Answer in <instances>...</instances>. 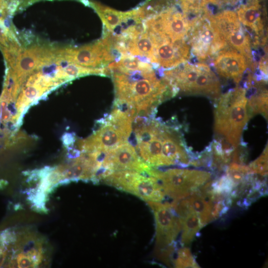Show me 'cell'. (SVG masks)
<instances>
[{"mask_svg": "<svg viewBox=\"0 0 268 268\" xmlns=\"http://www.w3.org/2000/svg\"><path fill=\"white\" fill-rule=\"evenodd\" d=\"M153 67L148 64L141 68L128 70L112 62L105 67L107 76L112 78L116 100L135 109L139 116L154 118L157 106L174 96L176 92L163 77L159 79Z\"/></svg>", "mask_w": 268, "mask_h": 268, "instance_id": "obj_1", "label": "cell"}, {"mask_svg": "<svg viewBox=\"0 0 268 268\" xmlns=\"http://www.w3.org/2000/svg\"><path fill=\"white\" fill-rule=\"evenodd\" d=\"M247 102L246 90L242 87L229 90L215 101V139L223 148L234 149L239 145L250 118Z\"/></svg>", "mask_w": 268, "mask_h": 268, "instance_id": "obj_2", "label": "cell"}, {"mask_svg": "<svg viewBox=\"0 0 268 268\" xmlns=\"http://www.w3.org/2000/svg\"><path fill=\"white\" fill-rule=\"evenodd\" d=\"M163 76L177 93L204 95L215 102L220 95L221 85L218 77L204 64L183 63L164 71Z\"/></svg>", "mask_w": 268, "mask_h": 268, "instance_id": "obj_3", "label": "cell"}, {"mask_svg": "<svg viewBox=\"0 0 268 268\" xmlns=\"http://www.w3.org/2000/svg\"><path fill=\"white\" fill-rule=\"evenodd\" d=\"M156 178L166 196L173 200L188 197L211 179L209 172L179 168L161 170L152 168L148 173Z\"/></svg>", "mask_w": 268, "mask_h": 268, "instance_id": "obj_4", "label": "cell"}, {"mask_svg": "<svg viewBox=\"0 0 268 268\" xmlns=\"http://www.w3.org/2000/svg\"><path fill=\"white\" fill-rule=\"evenodd\" d=\"M100 180L146 201L161 202L165 198L162 187L156 178L136 171L107 172L102 175Z\"/></svg>", "mask_w": 268, "mask_h": 268, "instance_id": "obj_5", "label": "cell"}, {"mask_svg": "<svg viewBox=\"0 0 268 268\" xmlns=\"http://www.w3.org/2000/svg\"><path fill=\"white\" fill-rule=\"evenodd\" d=\"M190 30L192 53L200 60L212 56L226 45L213 16L206 11L192 21Z\"/></svg>", "mask_w": 268, "mask_h": 268, "instance_id": "obj_6", "label": "cell"}, {"mask_svg": "<svg viewBox=\"0 0 268 268\" xmlns=\"http://www.w3.org/2000/svg\"><path fill=\"white\" fill-rule=\"evenodd\" d=\"M146 202L154 216L157 254L176 246L175 241L181 230V223L175 210L169 202Z\"/></svg>", "mask_w": 268, "mask_h": 268, "instance_id": "obj_7", "label": "cell"}, {"mask_svg": "<svg viewBox=\"0 0 268 268\" xmlns=\"http://www.w3.org/2000/svg\"><path fill=\"white\" fill-rule=\"evenodd\" d=\"M142 22L145 27L172 42L185 40L191 27L187 15L173 9L144 18Z\"/></svg>", "mask_w": 268, "mask_h": 268, "instance_id": "obj_8", "label": "cell"}, {"mask_svg": "<svg viewBox=\"0 0 268 268\" xmlns=\"http://www.w3.org/2000/svg\"><path fill=\"white\" fill-rule=\"evenodd\" d=\"M100 168L103 172L130 170L148 175L152 167L145 163L134 147L126 141L104 153Z\"/></svg>", "mask_w": 268, "mask_h": 268, "instance_id": "obj_9", "label": "cell"}, {"mask_svg": "<svg viewBox=\"0 0 268 268\" xmlns=\"http://www.w3.org/2000/svg\"><path fill=\"white\" fill-rule=\"evenodd\" d=\"M99 127L86 139L79 141V147L85 152L105 153L127 141L129 136L106 117L98 121Z\"/></svg>", "mask_w": 268, "mask_h": 268, "instance_id": "obj_10", "label": "cell"}, {"mask_svg": "<svg viewBox=\"0 0 268 268\" xmlns=\"http://www.w3.org/2000/svg\"><path fill=\"white\" fill-rule=\"evenodd\" d=\"M213 18L226 44L250 60V42L236 14L231 11H224Z\"/></svg>", "mask_w": 268, "mask_h": 268, "instance_id": "obj_11", "label": "cell"}, {"mask_svg": "<svg viewBox=\"0 0 268 268\" xmlns=\"http://www.w3.org/2000/svg\"><path fill=\"white\" fill-rule=\"evenodd\" d=\"M157 41L151 62L154 68L158 67L173 68L184 63L189 58L190 48L185 40L172 42L158 38Z\"/></svg>", "mask_w": 268, "mask_h": 268, "instance_id": "obj_12", "label": "cell"}, {"mask_svg": "<svg viewBox=\"0 0 268 268\" xmlns=\"http://www.w3.org/2000/svg\"><path fill=\"white\" fill-rule=\"evenodd\" d=\"M214 66L220 75L239 83L246 69V59L235 50H224L215 58Z\"/></svg>", "mask_w": 268, "mask_h": 268, "instance_id": "obj_13", "label": "cell"}, {"mask_svg": "<svg viewBox=\"0 0 268 268\" xmlns=\"http://www.w3.org/2000/svg\"><path fill=\"white\" fill-rule=\"evenodd\" d=\"M178 216L181 223L182 235L181 243H190L202 227L198 215L193 210L187 208L180 212Z\"/></svg>", "mask_w": 268, "mask_h": 268, "instance_id": "obj_14", "label": "cell"}, {"mask_svg": "<svg viewBox=\"0 0 268 268\" xmlns=\"http://www.w3.org/2000/svg\"><path fill=\"white\" fill-rule=\"evenodd\" d=\"M106 30L114 33L119 26L124 24L134 14V11L122 12L102 6L95 5Z\"/></svg>", "mask_w": 268, "mask_h": 268, "instance_id": "obj_15", "label": "cell"}, {"mask_svg": "<svg viewBox=\"0 0 268 268\" xmlns=\"http://www.w3.org/2000/svg\"><path fill=\"white\" fill-rule=\"evenodd\" d=\"M237 13L238 20L244 25L250 27L256 34L261 30V11L257 1L240 7Z\"/></svg>", "mask_w": 268, "mask_h": 268, "instance_id": "obj_16", "label": "cell"}, {"mask_svg": "<svg viewBox=\"0 0 268 268\" xmlns=\"http://www.w3.org/2000/svg\"><path fill=\"white\" fill-rule=\"evenodd\" d=\"M247 108L250 118L255 114H262L268 118V92L264 90L256 92L248 99Z\"/></svg>", "mask_w": 268, "mask_h": 268, "instance_id": "obj_17", "label": "cell"}, {"mask_svg": "<svg viewBox=\"0 0 268 268\" xmlns=\"http://www.w3.org/2000/svg\"><path fill=\"white\" fill-rule=\"evenodd\" d=\"M176 268H199L194 256L188 248L182 247L178 250L177 257L174 261Z\"/></svg>", "mask_w": 268, "mask_h": 268, "instance_id": "obj_18", "label": "cell"}, {"mask_svg": "<svg viewBox=\"0 0 268 268\" xmlns=\"http://www.w3.org/2000/svg\"><path fill=\"white\" fill-rule=\"evenodd\" d=\"M268 145L262 154L248 166L252 174L266 177L268 174Z\"/></svg>", "mask_w": 268, "mask_h": 268, "instance_id": "obj_19", "label": "cell"}, {"mask_svg": "<svg viewBox=\"0 0 268 268\" xmlns=\"http://www.w3.org/2000/svg\"><path fill=\"white\" fill-rule=\"evenodd\" d=\"M210 0H181L184 13L197 14L204 9L206 3Z\"/></svg>", "mask_w": 268, "mask_h": 268, "instance_id": "obj_20", "label": "cell"}, {"mask_svg": "<svg viewBox=\"0 0 268 268\" xmlns=\"http://www.w3.org/2000/svg\"><path fill=\"white\" fill-rule=\"evenodd\" d=\"M115 47H116V45H115Z\"/></svg>", "mask_w": 268, "mask_h": 268, "instance_id": "obj_21", "label": "cell"}]
</instances>
